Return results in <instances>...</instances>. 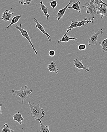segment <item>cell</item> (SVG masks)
<instances>
[{
  "mask_svg": "<svg viewBox=\"0 0 107 132\" xmlns=\"http://www.w3.org/2000/svg\"><path fill=\"white\" fill-rule=\"evenodd\" d=\"M2 127L3 129L2 132H14L13 129H10L9 126L7 123L4 124Z\"/></svg>",
  "mask_w": 107,
  "mask_h": 132,
  "instance_id": "ffe728a7",
  "label": "cell"
},
{
  "mask_svg": "<svg viewBox=\"0 0 107 132\" xmlns=\"http://www.w3.org/2000/svg\"><path fill=\"white\" fill-rule=\"evenodd\" d=\"M80 4H81V2L79 1H77L76 2H75L74 4H73L71 7H68V8L69 9H73L74 10L78 11V12L81 13V11L80 7Z\"/></svg>",
  "mask_w": 107,
  "mask_h": 132,
  "instance_id": "9a60e30c",
  "label": "cell"
},
{
  "mask_svg": "<svg viewBox=\"0 0 107 132\" xmlns=\"http://www.w3.org/2000/svg\"><path fill=\"white\" fill-rule=\"evenodd\" d=\"M40 9L42 10V12L44 13V15L46 17L47 20H49L50 16L48 13V7H46L42 1L40 2Z\"/></svg>",
  "mask_w": 107,
  "mask_h": 132,
  "instance_id": "4fadbf2b",
  "label": "cell"
},
{
  "mask_svg": "<svg viewBox=\"0 0 107 132\" xmlns=\"http://www.w3.org/2000/svg\"><path fill=\"white\" fill-rule=\"evenodd\" d=\"M21 17V15H20L16 16H14L12 19L11 23H10L9 25H8V27H7V28H9L12 27V25L18 23Z\"/></svg>",
  "mask_w": 107,
  "mask_h": 132,
  "instance_id": "ac0fdd59",
  "label": "cell"
},
{
  "mask_svg": "<svg viewBox=\"0 0 107 132\" xmlns=\"http://www.w3.org/2000/svg\"><path fill=\"white\" fill-rule=\"evenodd\" d=\"M32 20H33L34 22L36 23L35 27L37 28L38 29L39 31H40L43 34L45 35L47 37V38H48V40L47 41H49V42H51L52 40H51V39H50V36L45 31L44 28L43 27L40 23H39V22L38 21V20L35 18H33Z\"/></svg>",
  "mask_w": 107,
  "mask_h": 132,
  "instance_id": "52a82bcc",
  "label": "cell"
},
{
  "mask_svg": "<svg viewBox=\"0 0 107 132\" xmlns=\"http://www.w3.org/2000/svg\"><path fill=\"white\" fill-rule=\"evenodd\" d=\"M2 106V104H0V115H2V114H3V112H2V111L1 109V107Z\"/></svg>",
  "mask_w": 107,
  "mask_h": 132,
  "instance_id": "83f0119b",
  "label": "cell"
},
{
  "mask_svg": "<svg viewBox=\"0 0 107 132\" xmlns=\"http://www.w3.org/2000/svg\"><path fill=\"white\" fill-rule=\"evenodd\" d=\"M103 32V29H101L95 32L93 35L92 36L91 38L89 39L88 44L91 46L93 45H97V41L98 40L97 36L100 34H102Z\"/></svg>",
  "mask_w": 107,
  "mask_h": 132,
  "instance_id": "5b68a950",
  "label": "cell"
},
{
  "mask_svg": "<svg viewBox=\"0 0 107 132\" xmlns=\"http://www.w3.org/2000/svg\"><path fill=\"white\" fill-rule=\"evenodd\" d=\"M22 25V24L21 23H20L19 26H18V25H15V27L20 32L22 36H23L24 38H25L29 42L30 45L31 46L33 51L34 52L35 54L36 55H38V52H37L36 49L35 48L34 45H33L31 40V38L29 37V35L28 34V32L27 31L25 30V29H23L22 28V27H21Z\"/></svg>",
  "mask_w": 107,
  "mask_h": 132,
  "instance_id": "277c9868",
  "label": "cell"
},
{
  "mask_svg": "<svg viewBox=\"0 0 107 132\" xmlns=\"http://www.w3.org/2000/svg\"><path fill=\"white\" fill-rule=\"evenodd\" d=\"M39 121L40 124L41 129L39 131H38L37 132H51L49 130V126H45L43 123H42L41 120H38Z\"/></svg>",
  "mask_w": 107,
  "mask_h": 132,
  "instance_id": "2e32d148",
  "label": "cell"
},
{
  "mask_svg": "<svg viewBox=\"0 0 107 132\" xmlns=\"http://www.w3.org/2000/svg\"><path fill=\"white\" fill-rule=\"evenodd\" d=\"M93 1L95 2V4H97L98 6H99L101 4L106 5L107 7V4L104 2L102 0H93Z\"/></svg>",
  "mask_w": 107,
  "mask_h": 132,
  "instance_id": "603a6c76",
  "label": "cell"
},
{
  "mask_svg": "<svg viewBox=\"0 0 107 132\" xmlns=\"http://www.w3.org/2000/svg\"><path fill=\"white\" fill-rule=\"evenodd\" d=\"M50 5L53 8V10L55 9L58 5V2L57 1H52L50 2Z\"/></svg>",
  "mask_w": 107,
  "mask_h": 132,
  "instance_id": "7402d4cb",
  "label": "cell"
},
{
  "mask_svg": "<svg viewBox=\"0 0 107 132\" xmlns=\"http://www.w3.org/2000/svg\"><path fill=\"white\" fill-rule=\"evenodd\" d=\"M73 62L74 65L75 67L78 69V70L82 69V70L86 71L87 72H89L90 71L89 68L88 67H85L83 65L82 60H78L77 59H75L73 60Z\"/></svg>",
  "mask_w": 107,
  "mask_h": 132,
  "instance_id": "ba28073f",
  "label": "cell"
},
{
  "mask_svg": "<svg viewBox=\"0 0 107 132\" xmlns=\"http://www.w3.org/2000/svg\"><path fill=\"white\" fill-rule=\"evenodd\" d=\"M95 2L93 0H90L89 4L88 2L85 4L84 5H81L82 7L84 9H87L86 12L88 14H90L92 17V20L93 21L95 16L97 15V7L95 6Z\"/></svg>",
  "mask_w": 107,
  "mask_h": 132,
  "instance_id": "3957f363",
  "label": "cell"
},
{
  "mask_svg": "<svg viewBox=\"0 0 107 132\" xmlns=\"http://www.w3.org/2000/svg\"><path fill=\"white\" fill-rule=\"evenodd\" d=\"M12 117L14 121L18 122L20 125H22V122L24 120V118L20 112H18V113L14 114L12 116Z\"/></svg>",
  "mask_w": 107,
  "mask_h": 132,
  "instance_id": "8fae6325",
  "label": "cell"
},
{
  "mask_svg": "<svg viewBox=\"0 0 107 132\" xmlns=\"http://www.w3.org/2000/svg\"><path fill=\"white\" fill-rule=\"evenodd\" d=\"M40 102H39L38 105L34 106L31 104L30 102H28L31 113L30 115L32 118H34L36 120H41L43 118L46 113L42 108H41L40 106Z\"/></svg>",
  "mask_w": 107,
  "mask_h": 132,
  "instance_id": "6da1fadb",
  "label": "cell"
},
{
  "mask_svg": "<svg viewBox=\"0 0 107 132\" xmlns=\"http://www.w3.org/2000/svg\"><path fill=\"white\" fill-rule=\"evenodd\" d=\"M47 67L49 69L50 72H55V74H57L58 72V69L57 68L55 63L51 62L50 64L47 66Z\"/></svg>",
  "mask_w": 107,
  "mask_h": 132,
  "instance_id": "7c38bea8",
  "label": "cell"
},
{
  "mask_svg": "<svg viewBox=\"0 0 107 132\" xmlns=\"http://www.w3.org/2000/svg\"><path fill=\"white\" fill-rule=\"evenodd\" d=\"M94 22H96V21H93L92 20H91L90 19L89 20H88L87 18H85L83 20L79 21V22L77 24V27H81L82 26L84 25L85 23H93Z\"/></svg>",
  "mask_w": 107,
  "mask_h": 132,
  "instance_id": "e0dca14e",
  "label": "cell"
},
{
  "mask_svg": "<svg viewBox=\"0 0 107 132\" xmlns=\"http://www.w3.org/2000/svg\"><path fill=\"white\" fill-rule=\"evenodd\" d=\"M32 0H25V2L24 3V5H29L30 3L31 2Z\"/></svg>",
  "mask_w": 107,
  "mask_h": 132,
  "instance_id": "484cf974",
  "label": "cell"
},
{
  "mask_svg": "<svg viewBox=\"0 0 107 132\" xmlns=\"http://www.w3.org/2000/svg\"><path fill=\"white\" fill-rule=\"evenodd\" d=\"M79 22V21H72V23H71V24L69 27H68V29H67L66 31V33H68L72 29L75 28L77 27V24Z\"/></svg>",
  "mask_w": 107,
  "mask_h": 132,
  "instance_id": "44dd1931",
  "label": "cell"
},
{
  "mask_svg": "<svg viewBox=\"0 0 107 132\" xmlns=\"http://www.w3.org/2000/svg\"><path fill=\"white\" fill-rule=\"evenodd\" d=\"M102 5L101 4L99 7H97V14H100V16L101 18H103L104 16H107V7L106 5L103 7Z\"/></svg>",
  "mask_w": 107,
  "mask_h": 132,
  "instance_id": "30bf717a",
  "label": "cell"
},
{
  "mask_svg": "<svg viewBox=\"0 0 107 132\" xmlns=\"http://www.w3.org/2000/svg\"><path fill=\"white\" fill-rule=\"evenodd\" d=\"M86 48H87V46H86V45L84 44H80L78 47V49L80 51L85 50L86 49Z\"/></svg>",
  "mask_w": 107,
  "mask_h": 132,
  "instance_id": "cb8c5ba5",
  "label": "cell"
},
{
  "mask_svg": "<svg viewBox=\"0 0 107 132\" xmlns=\"http://www.w3.org/2000/svg\"><path fill=\"white\" fill-rule=\"evenodd\" d=\"M19 3H20V4H21L23 5L24 3V0H19Z\"/></svg>",
  "mask_w": 107,
  "mask_h": 132,
  "instance_id": "4316f807",
  "label": "cell"
},
{
  "mask_svg": "<svg viewBox=\"0 0 107 132\" xmlns=\"http://www.w3.org/2000/svg\"><path fill=\"white\" fill-rule=\"evenodd\" d=\"M77 1V0H70L69 4L65 8L62 9H60L59 11L56 16V18L58 20H59L60 19L63 18V16L65 13L66 9L68 8L70 5L71 4L73 3L76 2Z\"/></svg>",
  "mask_w": 107,
  "mask_h": 132,
  "instance_id": "8992f818",
  "label": "cell"
},
{
  "mask_svg": "<svg viewBox=\"0 0 107 132\" xmlns=\"http://www.w3.org/2000/svg\"><path fill=\"white\" fill-rule=\"evenodd\" d=\"M14 12H10L9 10H5L2 14L1 19L4 21H7L13 16Z\"/></svg>",
  "mask_w": 107,
  "mask_h": 132,
  "instance_id": "9c48e42d",
  "label": "cell"
},
{
  "mask_svg": "<svg viewBox=\"0 0 107 132\" xmlns=\"http://www.w3.org/2000/svg\"><path fill=\"white\" fill-rule=\"evenodd\" d=\"M100 46L102 47V50L103 52L107 51V38L103 40L102 42H99Z\"/></svg>",
  "mask_w": 107,
  "mask_h": 132,
  "instance_id": "d6986e66",
  "label": "cell"
},
{
  "mask_svg": "<svg viewBox=\"0 0 107 132\" xmlns=\"http://www.w3.org/2000/svg\"><path fill=\"white\" fill-rule=\"evenodd\" d=\"M27 88L28 86L26 85L24 87H21L20 90H16L15 89L12 90V94L13 95H17L20 97L22 105L24 104L28 95L31 94L32 92L31 89L28 90Z\"/></svg>",
  "mask_w": 107,
  "mask_h": 132,
  "instance_id": "7a4b0ae2",
  "label": "cell"
},
{
  "mask_svg": "<svg viewBox=\"0 0 107 132\" xmlns=\"http://www.w3.org/2000/svg\"><path fill=\"white\" fill-rule=\"evenodd\" d=\"M55 54H56V52L55 51L53 50H51L49 51V55L50 57H53L55 55Z\"/></svg>",
  "mask_w": 107,
  "mask_h": 132,
  "instance_id": "d4e9b609",
  "label": "cell"
},
{
  "mask_svg": "<svg viewBox=\"0 0 107 132\" xmlns=\"http://www.w3.org/2000/svg\"><path fill=\"white\" fill-rule=\"evenodd\" d=\"M70 40H77V38H72L68 36L67 34H65L63 35V37L61 40H58V43H61V42H64V43H67Z\"/></svg>",
  "mask_w": 107,
  "mask_h": 132,
  "instance_id": "5bb4252c",
  "label": "cell"
}]
</instances>
